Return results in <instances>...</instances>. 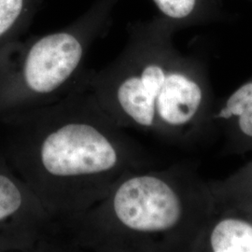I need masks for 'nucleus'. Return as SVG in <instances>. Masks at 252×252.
Here are the masks:
<instances>
[{"instance_id": "obj_1", "label": "nucleus", "mask_w": 252, "mask_h": 252, "mask_svg": "<svg viewBox=\"0 0 252 252\" xmlns=\"http://www.w3.org/2000/svg\"><path fill=\"white\" fill-rule=\"evenodd\" d=\"M85 72L62 99L0 119V153L58 223L98 202L127 172L148 167Z\"/></svg>"}, {"instance_id": "obj_2", "label": "nucleus", "mask_w": 252, "mask_h": 252, "mask_svg": "<svg viewBox=\"0 0 252 252\" xmlns=\"http://www.w3.org/2000/svg\"><path fill=\"white\" fill-rule=\"evenodd\" d=\"M177 28L157 15L129 25L123 52L84 81L100 106L124 129L188 146L212 127L214 108L206 63L174 44Z\"/></svg>"}, {"instance_id": "obj_3", "label": "nucleus", "mask_w": 252, "mask_h": 252, "mask_svg": "<svg viewBox=\"0 0 252 252\" xmlns=\"http://www.w3.org/2000/svg\"><path fill=\"white\" fill-rule=\"evenodd\" d=\"M211 204L208 181L187 166L127 172L94 205L59 222L62 250L190 252Z\"/></svg>"}, {"instance_id": "obj_4", "label": "nucleus", "mask_w": 252, "mask_h": 252, "mask_svg": "<svg viewBox=\"0 0 252 252\" xmlns=\"http://www.w3.org/2000/svg\"><path fill=\"white\" fill-rule=\"evenodd\" d=\"M120 0H97L72 24L0 51V119L66 96L86 71L91 47L108 32Z\"/></svg>"}, {"instance_id": "obj_5", "label": "nucleus", "mask_w": 252, "mask_h": 252, "mask_svg": "<svg viewBox=\"0 0 252 252\" xmlns=\"http://www.w3.org/2000/svg\"><path fill=\"white\" fill-rule=\"evenodd\" d=\"M61 230L0 153V252H62Z\"/></svg>"}, {"instance_id": "obj_6", "label": "nucleus", "mask_w": 252, "mask_h": 252, "mask_svg": "<svg viewBox=\"0 0 252 252\" xmlns=\"http://www.w3.org/2000/svg\"><path fill=\"white\" fill-rule=\"evenodd\" d=\"M210 190L211 208L190 252H252V194Z\"/></svg>"}, {"instance_id": "obj_7", "label": "nucleus", "mask_w": 252, "mask_h": 252, "mask_svg": "<svg viewBox=\"0 0 252 252\" xmlns=\"http://www.w3.org/2000/svg\"><path fill=\"white\" fill-rule=\"evenodd\" d=\"M211 125L221 129L235 153L252 151V77L213 108Z\"/></svg>"}, {"instance_id": "obj_8", "label": "nucleus", "mask_w": 252, "mask_h": 252, "mask_svg": "<svg viewBox=\"0 0 252 252\" xmlns=\"http://www.w3.org/2000/svg\"><path fill=\"white\" fill-rule=\"evenodd\" d=\"M160 16L181 30L222 17L221 0H153Z\"/></svg>"}, {"instance_id": "obj_9", "label": "nucleus", "mask_w": 252, "mask_h": 252, "mask_svg": "<svg viewBox=\"0 0 252 252\" xmlns=\"http://www.w3.org/2000/svg\"><path fill=\"white\" fill-rule=\"evenodd\" d=\"M37 4L38 0H0V51L26 33Z\"/></svg>"}, {"instance_id": "obj_10", "label": "nucleus", "mask_w": 252, "mask_h": 252, "mask_svg": "<svg viewBox=\"0 0 252 252\" xmlns=\"http://www.w3.org/2000/svg\"><path fill=\"white\" fill-rule=\"evenodd\" d=\"M208 184L215 191L252 194V161L224 180L208 181Z\"/></svg>"}, {"instance_id": "obj_11", "label": "nucleus", "mask_w": 252, "mask_h": 252, "mask_svg": "<svg viewBox=\"0 0 252 252\" xmlns=\"http://www.w3.org/2000/svg\"><path fill=\"white\" fill-rule=\"evenodd\" d=\"M248 1H250V2H252V0H248Z\"/></svg>"}]
</instances>
